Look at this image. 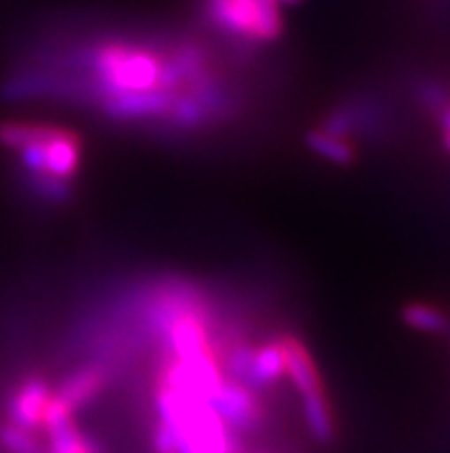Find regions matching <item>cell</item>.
<instances>
[{
  "label": "cell",
  "instance_id": "1",
  "mask_svg": "<svg viewBox=\"0 0 450 453\" xmlns=\"http://www.w3.org/2000/svg\"><path fill=\"white\" fill-rule=\"evenodd\" d=\"M154 401L159 421L175 433L179 453H237L234 433L211 408L210 401L159 380Z\"/></svg>",
  "mask_w": 450,
  "mask_h": 453
},
{
  "label": "cell",
  "instance_id": "2",
  "mask_svg": "<svg viewBox=\"0 0 450 453\" xmlns=\"http://www.w3.org/2000/svg\"><path fill=\"white\" fill-rule=\"evenodd\" d=\"M280 0H207V17L218 30L253 42H276L283 33Z\"/></svg>",
  "mask_w": 450,
  "mask_h": 453
},
{
  "label": "cell",
  "instance_id": "3",
  "mask_svg": "<svg viewBox=\"0 0 450 453\" xmlns=\"http://www.w3.org/2000/svg\"><path fill=\"white\" fill-rule=\"evenodd\" d=\"M210 403L233 433L256 431L263 419V408H260L256 391L230 378H225Z\"/></svg>",
  "mask_w": 450,
  "mask_h": 453
},
{
  "label": "cell",
  "instance_id": "4",
  "mask_svg": "<svg viewBox=\"0 0 450 453\" xmlns=\"http://www.w3.org/2000/svg\"><path fill=\"white\" fill-rule=\"evenodd\" d=\"M80 161V143L74 132L60 129L46 138L42 143V173L40 175H28V178H51L60 182H72L79 171Z\"/></svg>",
  "mask_w": 450,
  "mask_h": 453
},
{
  "label": "cell",
  "instance_id": "5",
  "mask_svg": "<svg viewBox=\"0 0 450 453\" xmlns=\"http://www.w3.org/2000/svg\"><path fill=\"white\" fill-rule=\"evenodd\" d=\"M51 396V389L42 378L26 380L10 398V408H7L10 424L26 428V431L44 428V417Z\"/></svg>",
  "mask_w": 450,
  "mask_h": 453
},
{
  "label": "cell",
  "instance_id": "6",
  "mask_svg": "<svg viewBox=\"0 0 450 453\" xmlns=\"http://www.w3.org/2000/svg\"><path fill=\"white\" fill-rule=\"evenodd\" d=\"M106 380H109V375L102 366L80 368V371H76V373L65 380L56 396H51V401L56 403L57 408H63L65 412L74 414L76 410L86 408L88 403L95 401L102 394V389L106 387Z\"/></svg>",
  "mask_w": 450,
  "mask_h": 453
},
{
  "label": "cell",
  "instance_id": "7",
  "mask_svg": "<svg viewBox=\"0 0 450 453\" xmlns=\"http://www.w3.org/2000/svg\"><path fill=\"white\" fill-rule=\"evenodd\" d=\"M283 348H286V375L292 380L301 401L303 398L324 396V385H322L319 371L310 352L306 350V345L294 336H283Z\"/></svg>",
  "mask_w": 450,
  "mask_h": 453
},
{
  "label": "cell",
  "instance_id": "8",
  "mask_svg": "<svg viewBox=\"0 0 450 453\" xmlns=\"http://www.w3.org/2000/svg\"><path fill=\"white\" fill-rule=\"evenodd\" d=\"M283 375H286V348H283V339H274L253 348L251 362L246 366L241 385L257 391L271 387Z\"/></svg>",
  "mask_w": 450,
  "mask_h": 453
},
{
  "label": "cell",
  "instance_id": "9",
  "mask_svg": "<svg viewBox=\"0 0 450 453\" xmlns=\"http://www.w3.org/2000/svg\"><path fill=\"white\" fill-rule=\"evenodd\" d=\"M49 433V453H95V447L72 417H60V419H49L44 424Z\"/></svg>",
  "mask_w": 450,
  "mask_h": 453
},
{
  "label": "cell",
  "instance_id": "10",
  "mask_svg": "<svg viewBox=\"0 0 450 453\" xmlns=\"http://www.w3.org/2000/svg\"><path fill=\"white\" fill-rule=\"evenodd\" d=\"M402 320L407 327L423 334H437V336L450 334V316L430 302H409L402 309Z\"/></svg>",
  "mask_w": 450,
  "mask_h": 453
},
{
  "label": "cell",
  "instance_id": "11",
  "mask_svg": "<svg viewBox=\"0 0 450 453\" xmlns=\"http://www.w3.org/2000/svg\"><path fill=\"white\" fill-rule=\"evenodd\" d=\"M301 408L303 419H306L310 435L322 444L333 442V437H336V426H333V414H331V405L329 401H326V394L324 396L303 398Z\"/></svg>",
  "mask_w": 450,
  "mask_h": 453
},
{
  "label": "cell",
  "instance_id": "12",
  "mask_svg": "<svg viewBox=\"0 0 450 453\" xmlns=\"http://www.w3.org/2000/svg\"><path fill=\"white\" fill-rule=\"evenodd\" d=\"M306 143L315 155L326 161H333V164H340V166H347L354 161V145L349 143V138L336 136V134H329L324 129H315L306 136Z\"/></svg>",
  "mask_w": 450,
  "mask_h": 453
},
{
  "label": "cell",
  "instance_id": "13",
  "mask_svg": "<svg viewBox=\"0 0 450 453\" xmlns=\"http://www.w3.org/2000/svg\"><path fill=\"white\" fill-rule=\"evenodd\" d=\"M56 127L46 125H19V122H5L0 125V143L5 148L21 150L26 145L44 143L46 138L51 136Z\"/></svg>",
  "mask_w": 450,
  "mask_h": 453
},
{
  "label": "cell",
  "instance_id": "14",
  "mask_svg": "<svg viewBox=\"0 0 450 453\" xmlns=\"http://www.w3.org/2000/svg\"><path fill=\"white\" fill-rule=\"evenodd\" d=\"M0 444L10 453H42L40 442L30 435V431L14 424H5L0 428Z\"/></svg>",
  "mask_w": 450,
  "mask_h": 453
},
{
  "label": "cell",
  "instance_id": "15",
  "mask_svg": "<svg viewBox=\"0 0 450 453\" xmlns=\"http://www.w3.org/2000/svg\"><path fill=\"white\" fill-rule=\"evenodd\" d=\"M152 449L154 453H179V442H177L175 433L165 424H156L152 437Z\"/></svg>",
  "mask_w": 450,
  "mask_h": 453
},
{
  "label": "cell",
  "instance_id": "16",
  "mask_svg": "<svg viewBox=\"0 0 450 453\" xmlns=\"http://www.w3.org/2000/svg\"><path fill=\"white\" fill-rule=\"evenodd\" d=\"M434 111H437V120H439L441 132H444V145L450 152V99L448 97L434 99Z\"/></svg>",
  "mask_w": 450,
  "mask_h": 453
},
{
  "label": "cell",
  "instance_id": "17",
  "mask_svg": "<svg viewBox=\"0 0 450 453\" xmlns=\"http://www.w3.org/2000/svg\"><path fill=\"white\" fill-rule=\"evenodd\" d=\"M283 3H297V0H283Z\"/></svg>",
  "mask_w": 450,
  "mask_h": 453
}]
</instances>
